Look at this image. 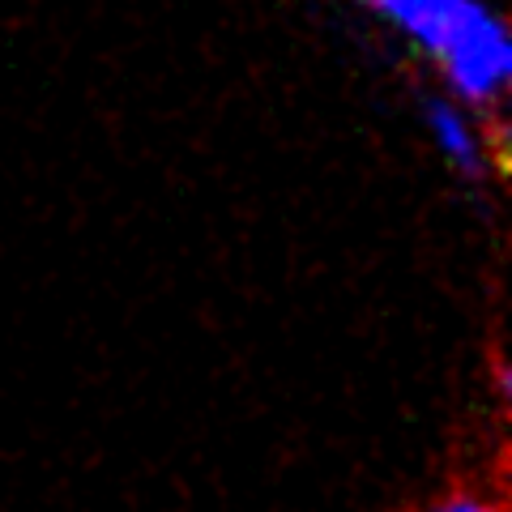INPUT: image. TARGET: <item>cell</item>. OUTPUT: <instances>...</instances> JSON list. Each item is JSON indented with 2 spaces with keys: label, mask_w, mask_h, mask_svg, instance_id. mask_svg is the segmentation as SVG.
I'll list each match as a JSON object with an SVG mask.
<instances>
[{
  "label": "cell",
  "mask_w": 512,
  "mask_h": 512,
  "mask_svg": "<svg viewBox=\"0 0 512 512\" xmlns=\"http://www.w3.org/2000/svg\"><path fill=\"white\" fill-rule=\"evenodd\" d=\"M444 77L470 107H495L512 77L508 26L487 0H461L436 47Z\"/></svg>",
  "instance_id": "cell-1"
},
{
  "label": "cell",
  "mask_w": 512,
  "mask_h": 512,
  "mask_svg": "<svg viewBox=\"0 0 512 512\" xmlns=\"http://www.w3.org/2000/svg\"><path fill=\"white\" fill-rule=\"evenodd\" d=\"M427 124H431V133H436L440 141V150L448 163H457V171H466L470 180H483V141H478V133L470 128V120L461 116V111L453 103H444V99H431L427 103Z\"/></svg>",
  "instance_id": "cell-2"
},
{
  "label": "cell",
  "mask_w": 512,
  "mask_h": 512,
  "mask_svg": "<svg viewBox=\"0 0 512 512\" xmlns=\"http://www.w3.org/2000/svg\"><path fill=\"white\" fill-rule=\"evenodd\" d=\"M372 5H380L414 43H423L427 52L436 56L448 22H453V13L461 9V0H372Z\"/></svg>",
  "instance_id": "cell-3"
},
{
  "label": "cell",
  "mask_w": 512,
  "mask_h": 512,
  "mask_svg": "<svg viewBox=\"0 0 512 512\" xmlns=\"http://www.w3.org/2000/svg\"><path fill=\"white\" fill-rule=\"evenodd\" d=\"M427 512H504L500 504H487V500H478V495H453V500H440V504H431Z\"/></svg>",
  "instance_id": "cell-4"
}]
</instances>
